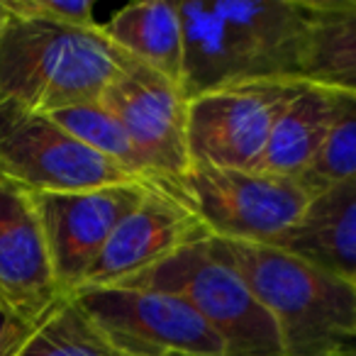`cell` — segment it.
<instances>
[{
  "label": "cell",
  "mask_w": 356,
  "mask_h": 356,
  "mask_svg": "<svg viewBox=\"0 0 356 356\" xmlns=\"http://www.w3.org/2000/svg\"><path fill=\"white\" fill-rule=\"evenodd\" d=\"M184 186L210 234L227 242L276 244L296 227L312 198L300 181L198 163L186 173Z\"/></svg>",
  "instance_id": "obj_7"
},
{
  "label": "cell",
  "mask_w": 356,
  "mask_h": 356,
  "mask_svg": "<svg viewBox=\"0 0 356 356\" xmlns=\"http://www.w3.org/2000/svg\"><path fill=\"white\" fill-rule=\"evenodd\" d=\"M332 113H334L332 90L307 81L305 88L276 120L266 149L252 171L300 181L310 171L325 144Z\"/></svg>",
  "instance_id": "obj_14"
},
{
  "label": "cell",
  "mask_w": 356,
  "mask_h": 356,
  "mask_svg": "<svg viewBox=\"0 0 356 356\" xmlns=\"http://www.w3.org/2000/svg\"><path fill=\"white\" fill-rule=\"evenodd\" d=\"M8 20H10V10H8L6 0H0V32H3V27H6Z\"/></svg>",
  "instance_id": "obj_22"
},
{
  "label": "cell",
  "mask_w": 356,
  "mask_h": 356,
  "mask_svg": "<svg viewBox=\"0 0 356 356\" xmlns=\"http://www.w3.org/2000/svg\"><path fill=\"white\" fill-rule=\"evenodd\" d=\"M205 237L213 234L193 210L186 191L152 186L142 203L115 229L81 288L118 286Z\"/></svg>",
  "instance_id": "obj_11"
},
{
  "label": "cell",
  "mask_w": 356,
  "mask_h": 356,
  "mask_svg": "<svg viewBox=\"0 0 356 356\" xmlns=\"http://www.w3.org/2000/svg\"><path fill=\"white\" fill-rule=\"evenodd\" d=\"M351 281H354V283H356V276H354V278H351Z\"/></svg>",
  "instance_id": "obj_23"
},
{
  "label": "cell",
  "mask_w": 356,
  "mask_h": 356,
  "mask_svg": "<svg viewBox=\"0 0 356 356\" xmlns=\"http://www.w3.org/2000/svg\"><path fill=\"white\" fill-rule=\"evenodd\" d=\"M100 27L118 49L159 71L184 90V20L178 3H129Z\"/></svg>",
  "instance_id": "obj_15"
},
{
  "label": "cell",
  "mask_w": 356,
  "mask_h": 356,
  "mask_svg": "<svg viewBox=\"0 0 356 356\" xmlns=\"http://www.w3.org/2000/svg\"><path fill=\"white\" fill-rule=\"evenodd\" d=\"M61 298L35 195L0 178V302L37 325Z\"/></svg>",
  "instance_id": "obj_12"
},
{
  "label": "cell",
  "mask_w": 356,
  "mask_h": 356,
  "mask_svg": "<svg viewBox=\"0 0 356 356\" xmlns=\"http://www.w3.org/2000/svg\"><path fill=\"white\" fill-rule=\"evenodd\" d=\"M305 83L302 79H259L188 100L191 166L252 171L276 120Z\"/></svg>",
  "instance_id": "obj_8"
},
{
  "label": "cell",
  "mask_w": 356,
  "mask_h": 356,
  "mask_svg": "<svg viewBox=\"0 0 356 356\" xmlns=\"http://www.w3.org/2000/svg\"><path fill=\"white\" fill-rule=\"evenodd\" d=\"M124 61L100 25L83 30L10 13L0 32V108L51 115L100 100Z\"/></svg>",
  "instance_id": "obj_2"
},
{
  "label": "cell",
  "mask_w": 356,
  "mask_h": 356,
  "mask_svg": "<svg viewBox=\"0 0 356 356\" xmlns=\"http://www.w3.org/2000/svg\"><path fill=\"white\" fill-rule=\"evenodd\" d=\"M154 184H122L76 193L35 195L64 296L76 293L124 218ZM168 188V186H166Z\"/></svg>",
  "instance_id": "obj_10"
},
{
  "label": "cell",
  "mask_w": 356,
  "mask_h": 356,
  "mask_svg": "<svg viewBox=\"0 0 356 356\" xmlns=\"http://www.w3.org/2000/svg\"><path fill=\"white\" fill-rule=\"evenodd\" d=\"M71 298L122 356H227L208 322L171 293L95 286Z\"/></svg>",
  "instance_id": "obj_5"
},
{
  "label": "cell",
  "mask_w": 356,
  "mask_h": 356,
  "mask_svg": "<svg viewBox=\"0 0 356 356\" xmlns=\"http://www.w3.org/2000/svg\"><path fill=\"white\" fill-rule=\"evenodd\" d=\"M225 252L268 310L286 356H356V283L271 244Z\"/></svg>",
  "instance_id": "obj_3"
},
{
  "label": "cell",
  "mask_w": 356,
  "mask_h": 356,
  "mask_svg": "<svg viewBox=\"0 0 356 356\" xmlns=\"http://www.w3.org/2000/svg\"><path fill=\"white\" fill-rule=\"evenodd\" d=\"M325 271L356 276V181L312 195L302 218L276 244Z\"/></svg>",
  "instance_id": "obj_13"
},
{
  "label": "cell",
  "mask_w": 356,
  "mask_h": 356,
  "mask_svg": "<svg viewBox=\"0 0 356 356\" xmlns=\"http://www.w3.org/2000/svg\"><path fill=\"white\" fill-rule=\"evenodd\" d=\"M6 6L17 17H40L83 30L98 27L93 0H6Z\"/></svg>",
  "instance_id": "obj_20"
},
{
  "label": "cell",
  "mask_w": 356,
  "mask_h": 356,
  "mask_svg": "<svg viewBox=\"0 0 356 356\" xmlns=\"http://www.w3.org/2000/svg\"><path fill=\"white\" fill-rule=\"evenodd\" d=\"M35 325L17 317L0 302V356H20Z\"/></svg>",
  "instance_id": "obj_21"
},
{
  "label": "cell",
  "mask_w": 356,
  "mask_h": 356,
  "mask_svg": "<svg viewBox=\"0 0 356 356\" xmlns=\"http://www.w3.org/2000/svg\"><path fill=\"white\" fill-rule=\"evenodd\" d=\"M20 356H122L86 317L71 296L35 325Z\"/></svg>",
  "instance_id": "obj_17"
},
{
  "label": "cell",
  "mask_w": 356,
  "mask_h": 356,
  "mask_svg": "<svg viewBox=\"0 0 356 356\" xmlns=\"http://www.w3.org/2000/svg\"><path fill=\"white\" fill-rule=\"evenodd\" d=\"M0 178L32 195L142 184L120 163L79 142L51 115L17 105L0 108Z\"/></svg>",
  "instance_id": "obj_6"
},
{
  "label": "cell",
  "mask_w": 356,
  "mask_h": 356,
  "mask_svg": "<svg viewBox=\"0 0 356 356\" xmlns=\"http://www.w3.org/2000/svg\"><path fill=\"white\" fill-rule=\"evenodd\" d=\"M51 118H54L66 132L74 134L79 142H83L86 147L103 154L110 161L120 163V166L132 173L137 181L161 186L149 176L142 159H139L137 149L129 142L127 132H124L122 124L118 122V118L105 108L103 100H90V103H81V105H71V108H64V110H56V113H51ZM168 188H171V186H168Z\"/></svg>",
  "instance_id": "obj_18"
},
{
  "label": "cell",
  "mask_w": 356,
  "mask_h": 356,
  "mask_svg": "<svg viewBox=\"0 0 356 356\" xmlns=\"http://www.w3.org/2000/svg\"><path fill=\"white\" fill-rule=\"evenodd\" d=\"M178 10L188 100L244 81L302 79L315 0H186Z\"/></svg>",
  "instance_id": "obj_1"
},
{
  "label": "cell",
  "mask_w": 356,
  "mask_h": 356,
  "mask_svg": "<svg viewBox=\"0 0 356 356\" xmlns=\"http://www.w3.org/2000/svg\"><path fill=\"white\" fill-rule=\"evenodd\" d=\"M118 286L184 298L222 339L227 356H286L268 310L218 237H205L178 249L156 266Z\"/></svg>",
  "instance_id": "obj_4"
},
{
  "label": "cell",
  "mask_w": 356,
  "mask_h": 356,
  "mask_svg": "<svg viewBox=\"0 0 356 356\" xmlns=\"http://www.w3.org/2000/svg\"><path fill=\"white\" fill-rule=\"evenodd\" d=\"M302 79L356 93V0H315Z\"/></svg>",
  "instance_id": "obj_16"
},
{
  "label": "cell",
  "mask_w": 356,
  "mask_h": 356,
  "mask_svg": "<svg viewBox=\"0 0 356 356\" xmlns=\"http://www.w3.org/2000/svg\"><path fill=\"white\" fill-rule=\"evenodd\" d=\"M334 113L320 154L300 184L310 195L356 181V93L332 90Z\"/></svg>",
  "instance_id": "obj_19"
},
{
  "label": "cell",
  "mask_w": 356,
  "mask_h": 356,
  "mask_svg": "<svg viewBox=\"0 0 356 356\" xmlns=\"http://www.w3.org/2000/svg\"><path fill=\"white\" fill-rule=\"evenodd\" d=\"M100 100L122 124L149 176L161 186L186 191L184 178L191 171L188 98L181 86L127 56Z\"/></svg>",
  "instance_id": "obj_9"
}]
</instances>
